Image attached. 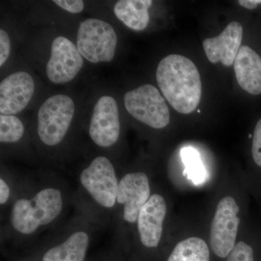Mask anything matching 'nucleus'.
<instances>
[{
    "label": "nucleus",
    "instance_id": "nucleus-11",
    "mask_svg": "<svg viewBox=\"0 0 261 261\" xmlns=\"http://www.w3.org/2000/svg\"><path fill=\"white\" fill-rule=\"evenodd\" d=\"M35 84L25 71L12 73L0 84V113L13 115L27 108L34 95Z\"/></svg>",
    "mask_w": 261,
    "mask_h": 261
},
{
    "label": "nucleus",
    "instance_id": "nucleus-14",
    "mask_svg": "<svg viewBox=\"0 0 261 261\" xmlns=\"http://www.w3.org/2000/svg\"><path fill=\"white\" fill-rule=\"evenodd\" d=\"M239 85L252 95L261 94V58L248 46L240 48L234 62Z\"/></svg>",
    "mask_w": 261,
    "mask_h": 261
},
{
    "label": "nucleus",
    "instance_id": "nucleus-10",
    "mask_svg": "<svg viewBox=\"0 0 261 261\" xmlns=\"http://www.w3.org/2000/svg\"><path fill=\"white\" fill-rule=\"evenodd\" d=\"M148 176L143 172L126 173L119 180L116 204L123 206V219L135 224L141 209L150 197Z\"/></svg>",
    "mask_w": 261,
    "mask_h": 261
},
{
    "label": "nucleus",
    "instance_id": "nucleus-25",
    "mask_svg": "<svg viewBox=\"0 0 261 261\" xmlns=\"http://www.w3.org/2000/svg\"><path fill=\"white\" fill-rule=\"evenodd\" d=\"M239 4L247 9L252 10L256 8L259 5L261 4V0H240Z\"/></svg>",
    "mask_w": 261,
    "mask_h": 261
},
{
    "label": "nucleus",
    "instance_id": "nucleus-20",
    "mask_svg": "<svg viewBox=\"0 0 261 261\" xmlns=\"http://www.w3.org/2000/svg\"><path fill=\"white\" fill-rule=\"evenodd\" d=\"M226 261H255L253 250L247 243L240 242L230 252Z\"/></svg>",
    "mask_w": 261,
    "mask_h": 261
},
{
    "label": "nucleus",
    "instance_id": "nucleus-13",
    "mask_svg": "<svg viewBox=\"0 0 261 261\" xmlns=\"http://www.w3.org/2000/svg\"><path fill=\"white\" fill-rule=\"evenodd\" d=\"M166 211V201L159 194L151 195L141 209L137 223L141 243L144 246L149 248L159 246Z\"/></svg>",
    "mask_w": 261,
    "mask_h": 261
},
{
    "label": "nucleus",
    "instance_id": "nucleus-3",
    "mask_svg": "<svg viewBox=\"0 0 261 261\" xmlns=\"http://www.w3.org/2000/svg\"><path fill=\"white\" fill-rule=\"evenodd\" d=\"M75 113L73 99L65 94L48 98L38 113L37 133L48 147L59 145L68 133Z\"/></svg>",
    "mask_w": 261,
    "mask_h": 261
},
{
    "label": "nucleus",
    "instance_id": "nucleus-19",
    "mask_svg": "<svg viewBox=\"0 0 261 261\" xmlns=\"http://www.w3.org/2000/svg\"><path fill=\"white\" fill-rule=\"evenodd\" d=\"M24 126L21 121L13 115L0 116V142L1 143H15L22 138Z\"/></svg>",
    "mask_w": 261,
    "mask_h": 261
},
{
    "label": "nucleus",
    "instance_id": "nucleus-18",
    "mask_svg": "<svg viewBox=\"0 0 261 261\" xmlns=\"http://www.w3.org/2000/svg\"><path fill=\"white\" fill-rule=\"evenodd\" d=\"M181 156L186 168L185 174L195 184H200L205 179V168L200 161V154L192 147H185L181 150Z\"/></svg>",
    "mask_w": 261,
    "mask_h": 261
},
{
    "label": "nucleus",
    "instance_id": "nucleus-12",
    "mask_svg": "<svg viewBox=\"0 0 261 261\" xmlns=\"http://www.w3.org/2000/svg\"><path fill=\"white\" fill-rule=\"evenodd\" d=\"M243 35L241 24L232 21L218 37L205 39L202 46L207 59L212 63L221 62L225 66H231L241 48Z\"/></svg>",
    "mask_w": 261,
    "mask_h": 261
},
{
    "label": "nucleus",
    "instance_id": "nucleus-16",
    "mask_svg": "<svg viewBox=\"0 0 261 261\" xmlns=\"http://www.w3.org/2000/svg\"><path fill=\"white\" fill-rule=\"evenodd\" d=\"M151 0H121L115 5V15L127 27L135 31H143L149 23L148 9Z\"/></svg>",
    "mask_w": 261,
    "mask_h": 261
},
{
    "label": "nucleus",
    "instance_id": "nucleus-22",
    "mask_svg": "<svg viewBox=\"0 0 261 261\" xmlns=\"http://www.w3.org/2000/svg\"><path fill=\"white\" fill-rule=\"evenodd\" d=\"M53 3L70 13H80L84 8L82 0H55Z\"/></svg>",
    "mask_w": 261,
    "mask_h": 261
},
{
    "label": "nucleus",
    "instance_id": "nucleus-2",
    "mask_svg": "<svg viewBox=\"0 0 261 261\" xmlns=\"http://www.w3.org/2000/svg\"><path fill=\"white\" fill-rule=\"evenodd\" d=\"M64 207L63 192L49 187L38 191L32 197H20L15 201L10 214V224L20 234L32 235L43 226L51 224Z\"/></svg>",
    "mask_w": 261,
    "mask_h": 261
},
{
    "label": "nucleus",
    "instance_id": "nucleus-23",
    "mask_svg": "<svg viewBox=\"0 0 261 261\" xmlns=\"http://www.w3.org/2000/svg\"><path fill=\"white\" fill-rule=\"evenodd\" d=\"M10 53V40L8 33L0 30V66H3L8 60Z\"/></svg>",
    "mask_w": 261,
    "mask_h": 261
},
{
    "label": "nucleus",
    "instance_id": "nucleus-9",
    "mask_svg": "<svg viewBox=\"0 0 261 261\" xmlns=\"http://www.w3.org/2000/svg\"><path fill=\"white\" fill-rule=\"evenodd\" d=\"M83 65V57L71 41L64 37L53 40L47 64V75L50 82L56 84L68 83L79 74Z\"/></svg>",
    "mask_w": 261,
    "mask_h": 261
},
{
    "label": "nucleus",
    "instance_id": "nucleus-8",
    "mask_svg": "<svg viewBox=\"0 0 261 261\" xmlns=\"http://www.w3.org/2000/svg\"><path fill=\"white\" fill-rule=\"evenodd\" d=\"M120 133L121 123L116 99L111 96H102L94 106L89 123V137L95 145L108 148L118 142Z\"/></svg>",
    "mask_w": 261,
    "mask_h": 261
},
{
    "label": "nucleus",
    "instance_id": "nucleus-4",
    "mask_svg": "<svg viewBox=\"0 0 261 261\" xmlns=\"http://www.w3.org/2000/svg\"><path fill=\"white\" fill-rule=\"evenodd\" d=\"M117 42L116 33L107 22L96 18L81 22L77 34V48L82 57L91 63L112 61Z\"/></svg>",
    "mask_w": 261,
    "mask_h": 261
},
{
    "label": "nucleus",
    "instance_id": "nucleus-5",
    "mask_svg": "<svg viewBox=\"0 0 261 261\" xmlns=\"http://www.w3.org/2000/svg\"><path fill=\"white\" fill-rule=\"evenodd\" d=\"M124 106L130 116L151 128L161 129L169 123L170 112L166 100L151 84L126 92Z\"/></svg>",
    "mask_w": 261,
    "mask_h": 261
},
{
    "label": "nucleus",
    "instance_id": "nucleus-21",
    "mask_svg": "<svg viewBox=\"0 0 261 261\" xmlns=\"http://www.w3.org/2000/svg\"><path fill=\"white\" fill-rule=\"evenodd\" d=\"M252 154L257 166L261 168V118L257 121L255 130H254L253 139H252Z\"/></svg>",
    "mask_w": 261,
    "mask_h": 261
},
{
    "label": "nucleus",
    "instance_id": "nucleus-17",
    "mask_svg": "<svg viewBox=\"0 0 261 261\" xmlns=\"http://www.w3.org/2000/svg\"><path fill=\"white\" fill-rule=\"evenodd\" d=\"M167 261H210V251L203 240L190 238L176 245Z\"/></svg>",
    "mask_w": 261,
    "mask_h": 261
},
{
    "label": "nucleus",
    "instance_id": "nucleus-1",
    "mask_svg": "<svg viewBox=\"0 0 261 261\" xmlns=\"http://www.w3.org/2000/svg\"><path fill=\"white\" fill-rule=\"evenodd\" d=\"M156 80L163 96L177 112L190 114L200 104V73L195 63L186 57L170 55L161 60Z\"/></svg>",
    "mask_w": 261,
    "mask_h": 261
},
{
    "label": "nucleus",
    "instance_id": "nucleus-24",
    "mask_svg": "<svg viewBox=\"0 0 261 261\" xmlns=\"http://www.w3.org/2000/svg\"><path fill=\"white\" fill-rule=\"evenodd\" d=\"M10 196V189L9 185H8L3 178H0V204L1 205H5Z\"/></svg>",
    "mask_w": 261,
    "mask_h": 261
},
{
    "label": "nucleus",
    "instance_id": "nucleus-15",
    "mask_svg": "<svg viewBox=\"0 0 261 261\" xmlns=\"http://www.w3.org/2000/svg\"><path fill=\"white\" fill-rule=\"evenodd\" d=\"M89 242L90 238L87 231H75L63 243L49 249L42 261H84Z\"/></svg>",
    "mask_w": 261,
    "mask_h": 261
},
{
    "label": "nucleus",
    "instance_id": "nucleus-7",
    "mask_svg": "<svg viewBox=\"0 0 261 261\" xmlns=\"http://www.w3.org/2000/svg\"><path fill=\"white\" fill-rule=\"evenodd\" d=\"M240 207L230 196L221 199L218 204L211 224L210 243L215 255L227 257L236 245L237 234L240 219Z\"/></svg>",
    "mask_w": 261,
    "mask_h": 261
},
{
    "label": "nucleus",
    "instance_id": "nucleus-6",
    "mask_svg": "<svg viewBox=\"0 0 261 261\" xmlns=\"http://www.w3.org/2000/svg\"><path fill=\"white\" fill-rule=\"evenodd\" d=\"M81 185L101 207L111 209L116 205L118 181L113 163L108 158L98 156L80 176Z\"/></svg>",
    "mask_w": 261,
    "mask_h": 261
}]
</instances>
